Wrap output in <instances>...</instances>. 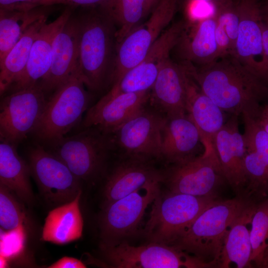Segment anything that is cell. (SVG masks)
<instances>
[{
  "label": "cell",
  "mask_w": 268,
  "mask_h": 268,
  "mask_svg": "<svg viewBox=\"0 0 268 268\" xmlns=\"http://www.w3.org/2000/svg\"><path fill=\"white\" fill-rule=\"evenodd\" d=\"M238 116L232 115L216 133L213 144L225 180L240 194L245 192L247 179L244 166L246 147L239 130Z\"/></svg>",
  "instance_id": "cell-16"
},
{
  "label": "cell",
  "mask_w": 268,
  "mask_h": 268,
  "mask_svg": "<svg viewBox=\"0 0 268 268\" xmlns=\"http://www.w3.org/2000/svg\"><path fill=\"white\" fill-rule=\"evenodd\" d=\"M178 2V0H161L149 18L134 28L117 45L112 85L145 58L173 19Z\"/></svg>",
  "instance_id": "cell-9"
},
{
  "label": "cell",
  "mask_w": 268,
  "mask_h": 268,
  "mask_svg": "<svg viewBox=\"0 0 268 268\" xmlns=\"http://www.w3.org/2000/svg\"><path fill=\"white\" fill-rule=\"evenodd\" d=\"M256 117L261 126L268 134V104L261 106Z\"/></svg>",
  "instance_id": "cell-39"
},
{
  "label": "cell",
  "mask_w": 268,
  "mask_h": 268,
  "mask_svg": "<svg viewBox=\"0 0 268 268\" xmlns=\"http://www.w3.org/2000/svg\"><path fill=\"white\" fill-rule=\"evenodd\" d=\"M73 8L67 6L53 21L41 27L31 48L25 68L8 90L11 92L34 86L39 83L51 67L54 39L66 23Z\"/></svg>",
  "instance_id": "cell-18"
},
{
  "label": "cell",
  "mask_w": 268,
  "mask_h": 268,
  "mask_svg": "<svg viewBox=\"0 0 268 268\" xmlns=\"http://www.w3.org/2000/svg\"><path fill=\"white\" fill-rule=\"evenodd\" d=\"M81 261L72 257H64L51 265L49 268H85Z\"/></svg>",
  "instance_id": "cell-37"
},
{
  "label": "cell",
  "mask_w": 268,
  "mask_h": 268,
  "mask_svg": "<svg viewBox=\"0 0 268 268\" xmlns=\"http://www.w3.org/2000/svg\"><path fill=\"white\" fill-rule=\"evenodd\" d=\"M263 45L265 53L268 57V23L263 20L262 23Z\"/></svg>",
  "instance_id": "cell-40"
},
{
  "label": "cell",
  "mask_w": 268,
  "mask_h": 268,
  "mask_svg": "<svg viewBox=\"0 0 268 268\" xmlns=\"http://www.w3.org/2000/svg\"><path fill=\"white\" fill-rule=\"evenodd\" d=\"M31 175L45 199L61 205L73 200L81 190V181L58 156L40 143L28 151Z\"/></svg>",
  "instance_id": "cell-12"
},
{
  "label": "cell",
  "mask_w": 268,
  "mask_h": 268,
  "mask_svg": "<svg viewBox=\"0 0 268 268\" xmlns=\"http://www.w3.org/2000/svg\"><path fill=\"white\" fill-rule=\"evenodd\" d=\"M16 195L9 188L0 184V226L6 231L19 229L25 215Z\"/></svg>",
  "instance_id": "cell-32"
},
{
  "label": "cell",
  "mask_w": 268,
  "mask_h": 268,
  "mask_svg": "<svg viewBox=\"0 0 268 268\" xmlns=\"http://www.w3.org/2000/svg\"><path fill=\"white\" fill-rule=\"evenodd\" d=\"M215 35L218 49L219 58L232 55L233 49L228 36L225 29L217 23Z\"/></svg>",
  "instance_id": "cell-36"
},
{
  "label": "cell",
  "mask_w": 268,
  "mask_h": 268,
  "mask_svg": "<svg viewBox=\"0 0 268 268\" xmlns=\"http://www.w3.org/2000/svg\"><path fill=\"white\" fill-rule=\"evenodd\" d=\"M150 91L125 93L101 98L87 111L82 120L83 128L95 127L112 134L130 118L146 106Z\"/></svg>",
  "instance_id": "cell-17"
},
{
  "label": "cell",
  "mask_w": 268,
  "mask_h": 268,
  "mask_svg": "<svg viewBox=\"0 0 268 268\" xmlns=\"http://www.w3.org/2000/svg\"><path fill=\"white\" fill-rule=\"evenodd\" d=\"M250 239L251 265L261 268L268 248V198L257 204L252 219Z\"/></svg>",
  "instance_id": "cell-30"
},
{
  "label": "cell",
  "mask_w": 268,
  "mask_h": 268,
  "mask_svg": "<svg viewBox=\"0 0 268 268\" xmlns=\"http://www.w3.org/2000/svg\"><path fill=\"white\" fill-rule=\"evenodd\" d=\"M246 150L244 160L247 179L245 192L258 201L268 198V166L255 151Z\"/></svg>",
  "instance_id": "cell-31"
},
{
  "label": "cell",
  "mask_w": 268,
  "mask_h": 268,
  "mask_svg": "<svg viewBox=\"0 0 268 268\" xmlns=\"http://www.w3.org/2000/svg\"><path fill=\"white\" fill-rule=\"evenodd\" d=\"M201 143L199 131L187 114L166 117L162 132L160 158L179 164L197 156Z\"/></svg>",
  "instance_id": "cell-21"
},
{
  "label": "cell",
  "mask_w": 268,
  "mask_h": 268,
  "mask_svg": "<svg viewBox=\"0 0 268 268\" xmlns=\"http://www.w3.org/2000/svg\"><path fill=\"white\" fill-rule=\"evenodd\" d=\"M49 150L60 158L80 181L94 179L103 172L110 151L114 147L112 134L95 127L84 128L49 144Z\"/></svg>",
  "instance_id": "cell-6"
},
{
  "label": "cell",
  "mask_w": 268,
  "mask_h": 268,
  "mask_svg": "<svg viewBox=\"0 0 268 268\" xmlns=\"http://www.w3.org/2000/svg\"><path fill=\"white\" fill-rule=\"evenodd\" d=\"M34 0H0V8L26 9Z\"/></svg>",
  "instance_id": "cell-38"
},
{
  "label": "cell",
  "mask_w": 268,
  "mask_h": 268,
  "mask_svg": "<svg viewBox=\"0 0 268 268\" xmlns=\"http://www.w3.org/2000/svg\"><path fill=\"white\" fill-rule=\"evenodd\" d=\"M202 154L175 164L163 173L170 192L195 196H215L214 192L225 180L213 142L202 140Z\"/></svg>",
  "instance_id": "cell-10"
},
{
  "label": "cell",
  "mask_w": 268,
  "mask_h": 268,
  "mask_svg": "<svg viewBox=\"0 0 268 268\" xmlns=\"http://www.w3.org/2000/svg\"><path fill=\"white\" fill-rule=\"evenodd\" d=\"M77 72L61 85L47 99L32 133L43 144L65 136L82 119L91 97Z\"/></svg>",
  "instance_id": "cell-5"
},
{
  "label": "cell",
  "mask_w": 268,
  "mask_h": 268,
  "mask_svg": "<svg viewBox=\"0 0 268 268\" xmlns=\"http://www.w3.org/2000/svg\"><path fill=\"white\" fill-rule=\"evenodd\" d=\"M217 24L214 14L186 23L178 43L180 55L184 62L201 66L219 59L215 39Z\"/></svg>",
  "instance_id": "cell-20"
},
{
  "label": "cell",
  "mask_w": 268,
  "mask_h": 268,
  "mask_svg": "<svg viewBox=\"0 0 268 268\" xmlns=\"http://www.w3.org/2000/svg\"><path fill=\"white\" fill-rule=\"evenodd\" d=\"M186 72L187 114L197 126L201 141L213 142L216 133L225 123L224 112Z\"/></svg>",
  "instance_id": "cell-23"
},
{
  "label": "cell",
  "mask_w": 268,
  "mask_h": 268,
  "mask_svg": "<svg viewBox=\"0 0 268 268\" xmlns=\"http://www.w3.org/2000/svg\"><path fill=\"white\" fill-rule=\"evenodd\" d=\"M166 116L146 107L112 134L114 146L130 157L160 158L162 132Z\"/></svg>",
  "instance_id": "cell-13"
},
{
  "label": "cell",
  "mask_w": 268,
  "mask_h": 268,
  "mask_svg": "<svg viewBox=\"0 0 268 268\" xmlns=\"http://www.w3.org/2000/svg\"><path fill=\"white\" fill-rule=\"evenodd\" d=\"M161 0H147L149 6L153 10Z\"/></svg>",
  "instance_id": "cell-43"
},
{
  "label": "cell",
  "mask_w": 268,
  "mask_h": 268,
  "mask_svg": "<svg viewBox=\"0 0 268 268\" xmlns=\"http://www.w3.org/2000/svg\"><path fill=\"white\" fill-rule=\"evenodd\" d=\"M264 1H268V0H265Z\"/></svg>",
  "instance_id": "cell-46"
},
{
  "label": "cell",
  "mask_w": 268,
  "mask_h": 268,
  "mask_svg": "<svg viewBox=\"0 0 268 268\" xmlns=\"http://www.w3.org/2000/svg\"><path fill=\"white\" fill-rule=\"evenodd\" d=\"M262 0H238L240 23L233 55L268 85V57L263 45Z\"/></svg>",
  "instance_id": "cell-14"
},
{
  "label": "cell",
  "mask_w": 268,
  "mask_h": 268,
  "mask_svg": "<svg viewBox=\"0 0 268 268\" xmlns=\"http://www.w3.org/2000/svg\"><path fill=\"white\" fill-rule=\"evenodd\" d=\"M228 0H185L188 5L198 2H204L210 4L213 6Z\"/></svg>",
  "instance_id": "cell-41"
},
{
  "label": "cell",
  "mask_w": 268,
  "mask_h": 268,
  "mask_svg": "<svg viewBox=\"0 0 268 268\" xmlns=\"http://www.w3.org/2000/svg\"><path fill=\"white\" fill-rule=\"evenodd\" d=\"M268 258V248L267 249V251H266V252L265 253V257H264V260H263V262Z\"/></svg>",
  "instance_id": "cell-45"
},
{
  "label": "cell",
  "mask_w": 268,
  "mask_h": 268,
  "mask_svg": "<svg viewBox=\"0 0 268 268\" xmlns=\"http://www.w3.org/2000/svg\"><path fill=\"white\" fill-rule=\"evenodd\" d=\"M79 25L77 72L94 91L112 84L117 50L116 27L97 6L84 8Z\"/></svg>",
  "instance_id": "cell-2"
},
{
  "label": "cell",
  "mask_w": 268,
  "mask_h": 268,
  "mask_svg": "<svg viewBox=\"0 0 268 268\" xmlns=\"http://www.w3.org/2000/svg\"><path fill=\"white\" fill-rule=\"evenodd\" d=\"M161 180L150 182L132 193L102 206L99 219L102 244L122 240L136 231L148 206L161 192Z\"/></svg>",
  "instance_id": "cell-8"
},
{
  "label": "cell",
  "mask_w": 268,
  "mask_h": 268,
  "mask_svg": "<svg viewBox=\"0 0 268 268\" xmlns=\"http://www.w3.org/2000/svg\"><path fill=\"white\" fill-rule=\"evenodd\" d=\"M261 268H268V258L263 262Z\"/></svg>",
  "instance_id": "cell-44"
},
{
  "label": "cell",
  "mask_w": 268,
  "mask_h": 268,
  "mask_svg": "<svg viewBox=\"0 0 268 268\" xmlns=\"http://www.w3.org/2000/svg\"><path fill=\"white\" fill-rule=\"evenodd\" d=\"M81 190L71 201L60 205L48 214L42 233L43 241L63 245L79 239L83 221L79 207Z\"/></svg>",
  "instance_id": "cell-25"
},
{
  "label": "cell",
  "mask_w": 268,
  "mask_h": 268,
  "mask_svg": "<svg viewBox=\"0 0 268 268\" xmlns=\"http://www.w3.org/2000/svg\"><path fill=\"white\" fill-rule=\"evenodd\" d=\"M16 149L17 146L0 140V184L11 190L20 200L31 205L34 197L30 181V167Z\"/></svg>",
  "instance_id": "cell-26"
},
{
  "label": "cell",
  "mask_w": 268,
  "mask_h": 268,
  "mask_svg": "<svg viewBox=\"0 0 268 268\" xmlns=\"http://www.w3.org/2000/svg\"><path fill=\"white\" fill-rule=\"evenodd\" d=\"M78 40L77 16L72 12L54 39L50 68L38 83L46 94L55 91L77 72Z\"/></svg>",
  "instance_id": "cell-15"
},
{
  "label": "cell",
  "mask_w": 268,
  "mask_h": 268,
  "mask_svg": "<svg viewBox=\"0 0 268 268\" xmlns=\"http://www.w3.org/2000/svg\"><path fill=\"white\" fill-rule=\"evenodd\" d=\"M97 7L115 24L117 46L152 11L147 0H105Z\"/></svg>",
  "instance_id": "cell-29"
},
{
  "label": "cell",
  "mask_w": 268,
  "mask_h": 268,
  "mask_svg": "<svg viewBox=\"0 0 268 268\" xmlns=\"http://www.w3.org/2000/svg\"><path fill=\"white\" fill-rule=\"evenodd\" d=\"M106 262L115 268H210L197 257L172 246L150 242L135 246L126 240L101 244Z\"/></svg>",
  "instance_id": "cell-7"
},
{
  "label": "cell",
  "mask_w": 268,
  "mask_h": 268,
  "mask_svg": "<svg viewBox=\"0 0 268 268\" xmlns=\"http://www.w3.org/2000/svg\"><path fill=\"white\" fill-rule=\"evenodd\" d=\"M147 161L130 157L113 170L104 187L103 206L132 193L150 182L163 181V172Z\"/></svg>",
  "instance_id": "cell-22"
},
{
  "label": "cell",
  "mask_w": 268,
  "mask_h": 268,
  "mask_svg": "<svg viewBox=\"0 0 268 268\" xmlns=\"http://www.w3.org/2000/svg\"><path fill=\"white\" fill-rule=\"evenodd\" d=\"M215 196H195L161 192L152 203L144 234L149 242L171 245L205 209L217 201Z\"/></svg>",
  "instance_id": "cell-4"
},
{
  "label": "cell",
  "mask_w": 268,
  "mask_h": 268,
  "mask_svg": "<svg viewBox=\"0 0 268 268\" xmlns=\"http://www.w3.org/2000/svg\"><path fill=\"white\" fill-rule=\"evenodd\" d=\"M105 0H34L29 3L27 8L31 9L39 6H52L64 4L73 8L96 7Z\"/></svg>",
  "instance_id": "cell-35"
},
{
  "label": "cell",
  "mask_w": 268,
  "mask_h": 268,
  "mask_svg": "<svg viewBox=\"0 0 268 268\" xmlns=\"http://www.w3.org/2000/svg\"><path fill=\"white\" fill-rule=\"evenodd\" d=\"M47 99L38 83L10 92L0 102V140L17 145L35 129Z\"/></svg>",
  "instance_id": "cell-11"
},
{
  "label": "cell",
  "mask_w": 268,
  "mask_h": 268,
  "mask_svg": "<svg viewBox=\"0 0 268 268\" xmlns=\"http://www.w3.org/2000/svg\"><path fill=\"white\" fill-rule=\"evenodd\" d=\"M243 137L246 150L257 152L268 166V134L261 126L256 115L244 113Z\"/></svg>",
  "instance_id": "cell-33"
},
{
  "label": "cell",
  "mask_w": 268,
  "mask_h": 268,
  "mask_svg": "<svg viewBox=\"0 0 268 268\" xmlns=\"http://www.w3.org/2000/svg\"><path fill=\"white\" fill-rule=\"evenodd\" d=\"M258 203L250 202L231 225L225 237L219 267L227 268L231 263H234L237 268L252 266L250 229Z\"/></svg>",
  "instance_id": "cell-24"
},
{
  "label": "cell",
  "mask_w": 268,
  "mask_h": 268,
  "mask_svg": "<svg viewBox=\"0 0 268 268\" xmlns=\"http://www.w3.org/2000/svg\"><path fill=\"white\" fill-rule=\"evenodd\" d=\"M51 6L31 9L0 8V64L27 30L36 21L48 15Z\"/></svg>",
  "instance_id": "cell-27"
},
{
  "label": "cell",
  "mask_w": 268,
  "mask_h": 268,
  "mask_svg": "<svg viewBox=\"0 0 268 268\" xmlns=\"http://www.w3.org/2000/svg\"><path fill=\"white\" fill-rule=\"evenodd\" d=\"M46 15L34 23L25 32L0 64V93L3 95L24 70L32 44L41 27L47 22Z\"/></svg>",
  "instance_id": "cell-28"
},
{
  "label": "cell",
  "mask_w": 268,
  "mask_h": 268,
  "mask_svg": "<svg viewBox=\"0 0 268 268\" xmlns=\"http://www.w3.org/2000/svg\"><path fill=\"white\" fill-rule=\"evenodd\" d=\"M262 12L263 19L268 23V1H262Z\"/></svg>",
  "instance_id": "cell-42"
},
{
  "label": "cell",
  "mask_w": 268,
  "mask_h": 268,
  "mask_svg": "<svg viewBox=\"0 0 268 268\" xmlns=\"http://www.w3.org/2000/svg\"><path fill=\"white\" fill-rule=\"evenodd\" d=\"M180 64L205 94L232 115L257 114L268 94V85L232 55L201 66Z\"/></svg>",
  "instance_id": "cell-1"
},
{
  "label": "cell",
  "mask_w": 268,
  "mask_h": 268,
  "mask_svg": "<svg viewBox=\"0 0 268 268\" xmlns=\"http://www.w3.org/2000/svg\"><path fill=\"white\" fill-rule=\"evenodd\" d=\"M186 79L183 67L168 59L159 71L149 102L166 117L187 114Z\"/></svg>",
  "instance_id": "cell-19"
},
{
  "label": "cell",
  "mask_w": 268,
  "mask_h": 268,
  "mask_svg": "<svg viewBox=\"0 0 268 268\" xmlns=\"http://www.w3.org/2000/svg\"><path fill=\"white\" fill-rule=\"evenodd\" d=\"M213 7L217 23L225 29L230 40L233 54L240 23L238 0H228Z\"/></svg>",
  "instance_id": "cell-34"
},
{
  "label": "cell",
  "mask_w": 268,
  "mask_h": 268,
  "mask_svg": "<svg viewBox=\"0 0 268 268\" xmlns=\"http://www.w3.org/2000/svg\"><path fill=\"white\" fill-rule=\"evenodd\" d=\"M252 201L242 198L217 200L203 211L170 246L213 267L218 266L229 228Z\"/></svg>",
  "instance_id": "cell-3"
}]
</instances>
